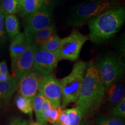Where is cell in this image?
I'll use <instances>...</instances> for the list:
<instances>
[{
    "instance_id": "1",
    "label": "cell",
    "mask_w": 125,
    "mask_h": 125,
    "mask_svg": "<svg viewBox=\"0 0 125 125\" xmlns=\"http://www.w3.org/2000/svg\"><path fill=\"white\" fill-rule=\"evenodd\" d=\"M105 92L96 63L91 60L87 63L79 97L75 102V107L82 116L97 110L104 99Z\"/></svg>"
},
{
    "instance_id": "2",
    "label": "cell",
    "mask_w": 125,
    "mask_h": 125,
    "mask_svg": "<svg viewBox=\"0 0 125 125\" xmlns=\"http://www.w3.org/2000/svg\"><path fill=\"white\" fill-rule=\"evenodd\" d=\"M125 21V9L116 7L103 12L88 22V38L94 43H102L118 32Z\"/></svg>"
},
{
    "instance_id": "3",
    "label": "cell",
    "mask_w": 125,
    "mask_h": 125,
    "mask_svg": "<svg viewBox=\"0 0 125 125\" xmlns=\"http://www.w3.org/2000/svg\"><path fill=\"white\" fill-rule=\"evenodd\" d=\"M118 6V0H88L72 8L67 23L71 26H83L103 12Z\"/></svg>"
},
{
    "instance_id": "4",
    "label": "cell",
    "mask_w": 125,
    "mask_h": 125,
    "mask_svg": "<svg viewBox=\"0 0 125 125\" xmlns=\"http://www.w3.org/2000/svg\"><path fill=\"white\" fill-rule=\"evenodd\" d=\"M87 66V62L78 61L70 74L59 81L62 92V108L77 101Z\"/></svg>"
},
{
    "instance_id": "5",
    "label": "cell",
    "mask_w": 125,
    "mask_h": 125,
    "mask_svg": "<svg viewBox=\"0 0 125 125\" xmlns=\"http://www.w3.org/2000/svg\"><path fill=\"white\" fill-rule=\"evenodd\" d=\"M101 80L106 90L122 77L125 64L118 56L107 54L99 59L96 64Z\"/></svg>"
},
{
    "instance_id": "6",
    "label": "cell",
    "mask_w": 125,
    "mask_h": 125,
    "mask_svg": "<svg viewBox=\"0 0 125 125\" xmlns=\"http://www.w3.org/2000/svg\"><path fill=\"white\" fill-rule=\"evenodd\" d=\"M88 40V37L74 30L69 35L61 39L57 52L59 60H66L74 62L79 57L82 46Z\"/></svg>"
},
{
    "instance_id": "7",
    "label": "cell",
    "mask_w": 125,
    "mask_h": 125,
    "mask_svg": "<svg viewBox=\"0 0 125 125\" xmlns=\"http://www.w3.org/2000/svg\"><path fill=\"white\" fill-rule=\"evenodd\" d=\"M38 92L49 101L52 106L62 107V92L60 83L53 75L51 74L42 76Z\"/></svg>"
},
{
    "instance_id": "8",
    "label": "cell",
    "mask_w": 125,
    "mask_h": 125,
    "mask_svg": "<svg viewBox=\"0 0 125 125\" xmlns=\"http://www.w3.org/2000/svg\"><path fill=\"white\" fill-rule=\"evenodd\" d=\"M59 62L57 53L49 52L35 46L33 70L42 76L52 74Z\"/></svg>"
},
{
    "instance_id": "9",
    "label": "cell",
    "mask_w": 125,
    "mask_h": 125,
    "mask_svg": "<svg viewBox=\"0 0 125 125\" xmlns=\"http://www.w3.org/2000/svg\"><path fill=\"white\" fill-rule=\"evenodd\" d=\"M51 22V12L48 8L42 6L35 13L25 17L24 33L30 35L48 27L52 24Z\"/></svg>"
},
{
    "instance_id": "10",
    "label": "cell",
    "mask_w": 125,
    "mask_h": 125,
    "mask_svg": "<svg viewBox=\"0 0 125 125\" xmlns=\"http://www.w3.org/2000/svg\"><path fill=\"white\" fill-rule=\"evenodd\" d=\"M42 75L34 70L16 82V87L20 94L32 102L38 92L39 86Z\"/></svg>"
},
{
    "instance_id": "11",
    "label": "cell",
    "mask_w": 125,
    "mask_h": 125,
    "mask_svg": "<svg viewBox=\"0 0 125 125\" xmlns=\"http://www.w3.org/2000/svg\"><path fill=\"white\" fill-rule=\"evenodd\" d=\"M35 49V46H34L29 40L26 49L19 57L14 66L12 68L13 74V77L15 78L16 82L26 75L29 74L33 69Z\"/></svg>"
},
{
    "instance_id": "12",
    "label": "cell",
    "mask_w": 125,
    "mask_h": 125,
    "mask_svg": "<svg viewBox=\"0 0 125 125\" xmlns=\"http://www.w3.org/2000/svg\"><path fill=\"white\" fill-rule=\"evenodd\" d=\"M28 43H29V40L24 32H20L13 38H12L10 48H9L12 68L14 66L19 57L23 53L25 50L26 49Z\"/></svg>"
},
{
    "instance_id": "13",
    "label": "cell",
    "mask_w": 125,
    "mask_h": 125,
    "mask_svg": "<svg viewBox=\"0 0 125 125\" xmlns=\"http://www.w3.org/2000/svg\"><path fill=\"white\" fill-rule=\"evenodd\" d=\"M56 32V28L53 23H52L48 27L45 29L37 31L30 35H26L28 40L34 46L40 47L50 37L55 34Z\"/></svg>"
},
{
    "instance_id": "14",
    "label": "cell",
    "mask_w": 125,
    "mask_h": 125,
    "mask_svg": "<svg viewBox=\"0 0 125 125\" xmlns=\"http://www.w3.org/2000/svg\"><path fill=\"white\" fill-rule=\"evenodd\" d=\"M16 89L13 76L8 81L0 82V108L8 104Z\"/></svg>"
},
{
    "instance_id": "15",
    "label": "cell",
    "mask_w": 125,
    "mask_h": 125,
    "mask_svg": "<svg viewBox=\"0 0 125 125\" xmlns=\"http://www.w3.org/2000/svg\"><path fill=\"white\" fill-rule=\"evenodd\" d=\"M105 90L106 101L111 105L118 104L125 98V89L122 84L115 83L108 87Z\"/></svg>"
},
{
    "instance_id": "16",
    "label": "cell",
    "mask_w": 125,
    "mask_h": 125,
    "mask_svg": "<svg viewBox=\"0 0 125 125\" xmlns=\"http://www.w3.org/2000/svg\"><path fill=\"white\" fill-rule=\"evenodd\" d=\"M44 0H20V13L27 17L35 13L43 6Z\"/></svg>"
},
{
    "instance_id": "17",
    "label": "cell",
    "mask_w": 125,
    "mask_h": 125,
    "mask_svg": "<svg viewBox=\"0 0 125 125\" xmlns=\"http://www.w3.org/2000/svg\"><path fill=\"white\" fill-rule=\"evenodd\" d=\"M6 32L10 38L20 33L19 21L15 15H6L4 19Z\"/></svg>"
},
{
    "instance_id": "18",
    "label": "cell",
    "mask_w": 125,
    "mask_h": 125,
    "mask_svg": "<svg viewBox=\"0 0 125 125\" xmlns=\"http://www.w3.org/2000/svg\"><path fill=\"white\" fill-rule=\"evenodd\" d=\"M0 10L5 15H15L20 12L19 0H0Z\"/></svg>"
},
{
    "instance_id": "19",
    "label": "cell",
    "mask_w": 125,
    "mask_h": 125,
    "mask_svg": "<svg viewBox=\"0 0 125 125\" xmlns=\"http://www.w3.org/2000/svg\"><path fill=\"white\" fill-rule=\"evenodd\" d=\"M60 41L61 38L59 36L55 34L50 37L45 42L38 48L49 52L57 53L60 47Z\"/></svg>"
},
{
    "instance_id": "20",
    "label": "cell",
    "mask_w": 125,
    "mask_h": 125,
    "mask_svg": "<svg viewBox=\"0 0 125 125\" xmlns=\"http://www.w3.org/2000/svg\"><path fill=\"white\" fill-rule=\"evenodd\" d=\"M15 104L18 109L23 113L32 115L33 111L32 102L27 98L19 94L15 98Z\"/></svg>"
},
{
    "instance_id": "21",
    "label": "cell",
    "mask_w": 125,
    "mask_h": 125,
    "mask_svg": "<svg viewBox=\"0 0 125 125\" xmlns=\"http://www.w3.org/2000/svg\"><path fill=\"white\" fill-rule=\"evenodd\" d=\"M45 100V98L41 94L38 92L32 101V108H33V109L35 111L36 118H37V122L40 123H41V109Z\"/></svg>"
},
{
    "instance_id": "22",
    "label": "cell",
    "mask_w": 125,
    "mask_h": 125,
    "mask_svg": "<svg viewBox=\"0 0 125 125\" xmlns=\"http://www.w3.org/2000/svg\"><path fill=\"white\" fill-rule=\"evenodd\" d=\"M96 125H125L120 119L115 117L100 116L94 119Z\"/></svg>"
},
{
    "instance_id": "23",
    "label": "cell",
    "mask_w": 125,
    "mask_h": 125,
    "mask_svg": "<svg viewBox=\"0 0 125 125\" xmlns=\"http://www.w3.org/2000/svg\"><path fill=\"white\" fill-rule=\"evenodd\" d=\"M66 113L69 120L70 125H80L82 115L76 107L66 109Z\"/></svg>"
},
{
    "instance_id": "24",
    "label": "cell",
    "mask_w": 125,
    "mask_h": 125,
    "mask_svg": "<svg viewBox=\"0 0 125 125\" xmlns=\"http://www.w3.org/2000/svg\"><path fill=\"white\" fill-rule=\"evenodd\" d=\"M52 105L48 100L45 99L43 103L41 109V124L46 125L48 119L49 118Z\"/></svg>"
},
{
    "instance_id": "25",
    "label": "cell",
    "mask_w": 125,
    "mask_h": 125,
    "mask_svg": "<svg viewBox=\"0 0 125 125\" xmlns=\"http://www.w3.org/2000/svg\"><path fill=\"white\" fill-rule=\"evenodd\" d=\"M112 115L114 117L120 119L125 118V98H123L122 100L116 104L112 112Z\"/></svg>"
},
{
    "instance_id": "26",
    "label": "cell",
    "mask_w": 125,
    "mask_h": 125,
    "mask_svg": "<svg viewBox=\"0 0 125 125\" xmlns=\"http://www.w3.org/2000/svg\"><path fill=\"white\" fill-rule=\"evenodd\" d=\"M62 111V107H55L52 106L47 122H49L50 124L52 125L56 124L59 121Z\"/></svg>"
},
{
    "instance_id": "27",
    "label": "cell",
    "mask_w": 125,
    "mask_h": 125,
    "mask_svg": "<svg viewBox=\"0 0 125 125\" xmlns=\"http://www.w3.org/2000/svg\"><path fill=\"white\" fill-rule=\"evenodd\" d=\"M5 16V15L0 10V44H2L6 40V31L4 24Z\"/></svg>"
},
{
    "instance_id": "28",
    "label": "cell",
    "mask_w": 125,
    "mask_h": 125,
    "mask_svg": "<svg viewBox=\"0 0 125 125\" xmlns=\"http://www.w3.org/2000/svg\"><path fill=\"white\" fill-rule=\"evenodd\" d=\"M56 125H70L69 120L66 113V109L62 110L57 123Z\"/></svg>"
},
{
    "instance_id": "29",
    "label": "cell",
    "mask_w": 125,
    "mask_h": 125,
    "mask_svg": "<svg viewBox=\"0 0 125 125\" xmlns=\"http://www.w3.org/2000/svg\"><path fill=\"white\" fill-rule=\"evenodd\" d=\"M0 74L9 75L7 62L5 60L0 62Z\"/></svg>"
},
{
    "instance_id": "30",
    "label": "cell",
    "mask_w": 125,
    "mask_h": 125,
    "mask_svg": "<svg viewBox=\"0 0 125 125\" xmlns=\"http://www.w3.org/2000/svg\"><path fill=\"white\" fill-rule=\"evenodd\" d=\"M12 76L10 75H5L3 74H0V82H5V81H8Z\"/></svg>"
},
{
    "instance_id": "31",
    "label": "cell",
    "mask_w": 125,
    "mask_h": 125,
    "mask_svg": "<svg viewBox=\"0 0 125 125\" xmlns=\"http://www.w3.org/2000/svg\"><path fill=\"white\" fill-rule=\"evenodd\" d=\"M29 125H42L41 124V123H38V122L31 121L30 122Z\"/></svg>"
},
{
    "instance_id": "32",
    "label": "cell",
    "mask_w": 125,
    "mask_h": 125,
    "mask_svg": "<svg viewBox=\"0 0 125 125\" xmlns=\"http://www.w3.org/2000/svg\"></svg>"
},
{
    "instance_id": "33",
    "label": "cell",
    "mask_w": 125,
    "mask_h": 125,
    "mask_svg": "<svg viewBox=\"0 0 125 125\" xmlns=\"http://www.w3.org/2000/svg\"><path fill=\"white\" fill-rule=\"evenodd\" d=\"M19 1H20V0H19Z\"/></svg>"
}]
</instances>
